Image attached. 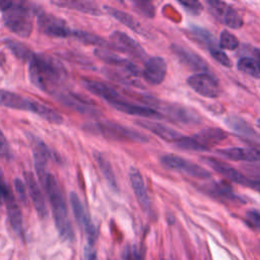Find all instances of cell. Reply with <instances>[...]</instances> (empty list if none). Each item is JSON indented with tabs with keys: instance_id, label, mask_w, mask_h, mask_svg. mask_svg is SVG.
<instances>
[{
	"instance_id": "1",
	"label": "cell",
	"mask_w": 260,
	"mask_h": 260,
	"mask_svg": "<svg viewBox=\"0 0 260 260\" xmlns=\"http://www.w3.org/2000/svg\"><path fill=\"white\" fill-rule=\"evenodd\" d=\"M28 75L36 87L50 92V87L63 82L67 73L58 59L47 54H34L28 62Z\"/></svg>"
},
{
	"instance_id": "2",
	"label": "cell",
	"mask_w": 260,
	"mask_h": 260,
	"mask_svg": "<svg viewBox=\"0 0 260 260\" xmlns=\"http://www.w3.org/2000/svg\"><path fill=\"white\" fill-rule=\"evenodd\" d=\"M43 187L48 194L55 224L60 237L65 241H72L74 238V233L68 216L63 192L56 178L52 174H48Z\"/></svg>"
},
{
	"instance_id": "3",
	"label": "cell",
	"mask_w": 260,
	"mask_h": 260,
	"mask_svg": "<svg viewBox=\"0 0 260 260\" xmlns=\"http://www.w3.org/2000/svg\"><path fill=\"white\" fill-rule=\"evenodd\" d=\"M0 106L35 113L44 120L54 124H62L64 121L63 117L54 109L6 89H0Z\"/></svg>"
},
{
	"instance_id": "4",
	"label": "cell",
	"mask_w": 260,
	"mask_h": 260,
	"mask_svg": "<svg viewBox=\"0 0 260 260\" xmlns=\"http://www.w3.org/2000/svg\"><path fill=\"white\" fill-rule=\"evenodd\" d=\"M82 129L88 133L103 136L107 139L116 141H127L146 143L149 141L148 137L132 128L121 125L119 123L105 121V122H88L82 125Z\"/></svg>"
},
{
	"instance_id": "5",
	"label": "cell",
	"mask_w": 260,
	"mask_h": 260,
	"mask_svg": "<svg viewBox=\"0 0 260 260\" xmlns=\"http://www.w3.org/2000/svg\"><path fill=\"white\" fill-rule=\"evenodd\" d=\"M2 20L7 28L20 38H28L32 30V6L11 2L2 11Z\"/></svg>"
},
{
	"instance_id": "6",
	"label": "cell",
	"mask_w": 260,
	"mask_h": 260,
	"mask_svg": "<svg viewBox=\"0 0 260 260\" xmlns=\"http://www.w3.org/2000/svg\"><path fill=\"white\" fill-rule=\"evenodd\" d=\"M148 103L151 108H158L160 110L159 113L162 115L164 118L167 117L170 121H173L175 123L183 125H197L201 123L200 115L193 109L178 104L162 103L151 96L148 99Z\"/></svg>"
},
{
	"instance_id": "7",
	"label": "cell",
	"mask_w": 260,
	"mask_h": 260,
	"mask_svg": "<svg viewBox=\"0 0 260 260\" xmlns=\"http://www.w3.org/2000/svg\"><path fill=\"white\" fill-rule=\"evenodd\" d=\"M210 169L215 171L217 174L221 175L223 178L243 185L247 188H250L252 190H255L257 192H260V179H251L245 175H243L241 172L233 168L232 166L222 162L216 158L213 157H207L204 156L201 158Z\"/></svg>"
},
{
	"instance_id": "8",
	"label": "cell",
	"mask_w": 260,
	"mask_h": 260,
	"mask_svg": "<svg viewBox=\"0 0 260 260\" xmlns=\"http://www.w3.org/2000/svg\"><path fill=\"white\" fill-rule=\"evenodd\" d=\"M34 13H37V23L41 32L53 38H68L72 37V31L65 20L48 13L41 8H34Z\"/></svg>"
},
{
	"instance_id": "9",
	"label": "cell",
	"mask_w": 260,
	"mask_h": 260,
	"mask_svg": "<svg viewBox=\"0 0 260 260\" xmlns=\"http://www.w3.org/2000/svg\"><path fill=\"white\" fill-rule=\"evenodd\" d=\"M159 161L164 168L183 173L189 177L196 179H208L211 177V174L203 167L175 154H165L160 156Z\"/></svg>"
},
{
	"instance_id": "10",
	"label": "cell",
	"mask_w": 260,
	"mask_h": 260,
	"mask_svg": "<svg viewBox=\"0 0 260 260\" xmlns=\"http://www.w3.org/2000/svg\"><path fill=\"white\" fill-rule=\"evenodd\" d=\"M186 82L195 92L204 98L215 99L221 92L218 80L210 73L200 72L192 74L187 78Z\"/></svg>"
},
{
	"instance_id": "11",
	"label": "cell",
	"mask_w": 260,
	"mask_h": 260,
	"mask_svg": "<svg viewBox=\"0 0 260 260\" xmlns=\"http://www.w3.org/2000/svg\"><path fill=\"white\" fill-rule=\"evenodd\" d=\"M209 12L214 18L226 26L238 29L243 26V17L241 14L232 6L222 1L208 0L206 1Z\"/></svg>"
},
{
	"instance_id": "12",
	"label": "cell",
	"mask_w": 260,
	"mask_h": 260,
	"mask_svg": "<svg viewBox=\"0 0 260 260\" xmlns=\"http://www.w3.org/2000/svg\"><path fill=\"white\" fill-rule=\"evenodd\" d=\"M110 43L112 44L113 50H118L120 52L126 53L132 58L140 61L146 58V52L140 46V44L123 31H113L110 35Z\"/></svg>"
},
{
	"instance_id": "13",
	"label": "cell",
	"mask_w": 260,
	"mask_h": 260,
	"mask_svg": "<svg viewBox=\"0 0 260 260\" xmlns=\"http://www.w3.org/2000/svg\"><path fill=\"white\" fill-rule=\"evenodd\" d=\"M52 94L64 106L70 108L75 112H78L83 115H88L91 117L100 116V111L94 107V104L92 102L87 101L76 93L56 90Z\"/></svg>"
},
{
	"instance_id": "14",
	"label": "cell",
	"mask_w": 260,
	"mask_h": 260,
	"mask_svg": "<svg viewBox=\"0 0 260 260\" xmlns=\"http://www.w3.org/2000/svg\"><path fill=\"white\" fill-rule=\"evenodd\" d=\"M69 199H70V204L72 207V211L74 214V217L76 219V221L78 222V224L80 226H82V229L84 230L86 237H87V241L89 246L91 247L98 237V231L94 226V224L91 222L90 217L88 216V214L86 213L84 206L82 205L79 197L77 196L76 193L71 192L69 195Z\"/></svg>"
},
{
	"instance_id": "15",
	"label": "cell",
	"mask_w": 260,
	"mask_h": 260,
	"mask_svg": "<svg viewBox=\"0 0 260 260\" xmlns=\"http://www.w3.org/2000/svg\"><path fill=\"white\" fill-rule=\"evenodd\" d=\"M168 71V65L166 60L160 56H152L147 59L144 64V67L141 71L143 79L152 85L160 84L166 76Z\"/></svg>"
},
{
	"instance_id": "16",
	"label": "cell",
	"mask_w": 260,
	"mask_h": 260,
	"mask_svg": "<svg viewBox=\"0 0 260 260\" xmlns=\"http://www.w3.org/2000/svg\"><path fill=\"white\" fill-rule=\"evenodd\" d=\"M171 50L173 54L177 57V59L190 70L204 72L209 69L207 62L200 55L193 52L192 50H189L188 48L177 44H173L171 46Z\"/></svg>"
},
{
	"instance_id": "17",
	"label": "cell",
	"mask_w": 260,
	"mask_h": 260,
	"mask_svg": "<svg viewBox=\"0 0 260 260\" xmlns=\"http://www.w3.org/2000/svg\"><path fill=\"white\" fill-rule=\"evenodd\" d=\"M113 108L116 110L123 112L128 115H135L140 116L142 118H148V119H162V115L156 111L155 109L151 107H145V106H139L133 103H130L128 101H125L122 99V96H118L111 102H109Z\"/></svg>"
},
{
	"instance_id": "18",
	"label": "cell",
	"mask_w": 260,
	"mask_h": 260,
	"mask_svg": "<svg viewBox=\"0 0 260 260\" xmlns=\"http://www.w3.org/2000/svg\"><path fill=\"white\" fill-rule=\"evenodd\" d=\"M93 54H94L95 57H98L100 60L104 61L105 63H107L109 65L118 66V67L122 68L129 75L138 76L139 73H140L139 68L135 64H133L128 59L120 57L119 55H117L116 53L112 52L111 50L96 48V49H94Z\"/></svg>"
},
{
	"instance_id": "19",
	"label": "cell",
	"mask_w": 260,
	"mask_h": 260,
	"mask_svg": "<svg viewBox=\"0 0 260 260\" xmlns=\"http://www.w3.org/2000/svg\"><path fill=\"white\" fill-rule=\"evenodd\" d=\"M34 141V162L36 173L40 179L42 185H44L46 178L48 176L47 166H48V158L51 157V150L49 147L40 139L32 137Z\"/></svg>"
},
{
	"instance_id": "20",
	"label": "cell",
	"mask_w": 260,
	"mask_h": 260,
	"mask_svg": "<svg viewBox=\"0 0 260 260\" xmlns=\"http://www.w3.org/2000/svg\"><path fill=\"white\" fill-rule=\"evenodd\" d=\"M129 178H130V183H131L132 189L134 191V194L136 196V199H137L139 205L144 210V212L151 214V212H152L151 202L148 197L142 175L140 174L138 169L132 168L129 172Z\"/></svg>"
},
{
	"instance_id": "21",
	"label": "cell",
	"mask_w": 260,
	"mask_h": 260,
	"mask_svg": "<svg viewBox=\"0 0 260 260\" xmlns=\"http://www.w3.org/2000/svg\"><path fill=\"white\" fill-rule=\"evenodd\" d=\"M24 176V181H25V185L27 187V191H28V195L32 201V204L39 214V216L41 218H45L48 214L47 211V207H46V202H45V198L43 196V193L41 191L40 185L37 182L35 176L32 175V173L30 172H24L23 173Z\"/></svg>"
},
{
	"instance_id": "22",
	"label": "cell",
	"mask_w": 260,
	"mask_h": 260,
	"mask_svg": "<svg viewBox=\"0 0 260 260\" xmlns=\"http://www.w3.org/2000/svg\"><path fill=\"white\" fill-rule=\"evenodd\" d=\"M135 123H136V125H138L146 130H149L151 133H153L154 135H156L157 137H159L160 139H162L167 142L177 144L183 137V135L181 133H179L178 131H176L161 123L146 121V120H137V121H135Z\"/></svg>"
},
{
	"instance_id": "23",
	"label": "cell",
	"mask_w": 260,
	"mask_h": 260,
	"mask_svg": "<svg viewBox=\"0 0 260 260\" xmlns=\"http://www.w3.org/2000/svg\"><path fill=\"white\" fill-rule=\"evenodd\" d=\"M224 123L239 137L255 143H260V135L244 119L238 116H229L225 118Z\"/></svg>"
},
{
	"instance_id": "24",
	"label": "cell",
	"mask_w": 260,
	"mask_h": 260,
	"mask_svg": "<svg viewBox=\"0 0 260 260\" xmlns=\"http://www.w3.org/2000/svg\"><path fill=\"white\" fill-rule=\"evenodd\" d=\"M216 152L230 160L256 162L260 160V149L253 147H229L217 149Z\"/></svg>"
},
{
	"instance_id": "25",
	"label": "cell",
	"mask_w": 260,
	"mask_h": 260,
	"mask_svg": "<svg viewBox=\"0 0 260 260\" xmlns=\"http://www.w3.org/2000/svg\"><path fill=\"white\" fill-rule=\"evenodd\" d=\"M192 137L200 145L202 151H205L225 140L228 133L219 128H206L197 132Z\"/></svg>"
},
{
	"instance_id": "26",
	"label": "cell",
	"mask_w": 260,
	"mask_h": 260,
	"mask_svg": "<svg viewBox=\"0 0 260 260\" xmlns=\"http://www.w3.org/2000/svg\"><path fill=\"white\" fill-rule=\"evenodd\" d=\"M2 201L6 206L7 215H8V219L11 228L16 234L21 235L22 234V214L19 206L16 203V200L14 198V195L11 189H9L4 194V196L2 197Z\"/></svg>"
},
{
	"instance_id": "27",
	"label": "cell",
	"mask_w": 260,
	"mask_h": 260,
	"mask_svg": "<svg viewBox=\"0 0 260 260\" xmlns=\"http://www.w3.org/2000/svg\"><path fill=\"white\" fill-rule=\"evenodd\" d=\"M252 56H244L239 59L237 67L240 71L260 79V49L252 48Z\"/></svg>"
},
{
	"instance_id": "28",
	"label": "cell",
	"mask_w": 260,
	"mask_h": 260,
	"mask_svg": "<svg viewBox=\"0 0 260 260\" xmlns=\"http://www.w3.org/2000/svg\"><path fill=\"white\" fill-rule=\"evenodd\" d=\"M81 82H82L83 86L88 91H90L91 93L100 96L101 99H103L107 103H109L112 100L120 96V93L117 90H115L113 87L109 86L108 84H106L104 82L93 80V79H89V78H82Z\"/></svg>"
},
{
	"instance_id": "29",
	"label": "cell",
	"mask_w": 260,
	"mask_h": 260,
	"mask_svg": "<svg viewBox=\"0 0 260 260\" xmlns=\"http://www.w3.org/2000/svg\"><path fill=\"white\" fill-rule=\"evenodd\" d=\"M93 158L98 165V167L100 168L107 184L109 185V187L115 191V192H118V183H117V180H116V176H115V173H114V170L112 168V165L111 162L108 160V158L100 151H96L94 150L93 153Z\"/></svg>"
},
{
	"instance_id": "30",
	"label": "cell",
	"mask_w": 260,
	"mask_h": 260,
	"mask_svg": "<svg viewBox=\"0 0 260 260\" xmlns=\"http://www.w3.org/2000/svg\"><path fill=\"white\" fill-rule=\"evenodd\" d=\"M51 3L56 5V6H59V7L74 9L76 11L86 13V14L100 15L102 13L99 6L94 2H91V1H83V0H80V1H74V0L66 1V0H62V1H52Z\"/></svg>"
},
{
	"instance_id": "31",
	"label": "cell",
	"mask_w": 260,
	"mask_h": 260,
	"mask_svg": "<svg viewBox=\"0 0 260 260\" xmlns=\"http://www.w3.org/2000/svg\"><path fill=\"white\" fill-rule=\"evenodd\" d=\"M104 9L109 15H111L113 18L117 19L119 22L123 23L124 25H126L129 29L133 30L136 34H140V35L143 34V28L141 24L131 14L108 5H105Z\"/></svg>"
},
{
	"instance_id": "32",
	"label": "cell",
	"mask_w": 260,
	"mask_h": 260,
	"mask_svg": "<svg viewBox=\"0 0 260 260\" xmlns=\"http://www.w3.org/2000/svg\"><path fill=\"white\" fill-rule=\"evenodd\" d=\"M72 37L76 38L80 42H82L84 44H87V45H93V46H96V47H99L101 49L113 50L112 44L109 41H106L105 39L101 38L100 36L91 34V32H88V31L73 29Z\"/></svg>"
},
{
	"instance_id": "33",
	"label": "cell",
	"mask_w": 260,
	"mask_h": 260,
	"mask_svg": "<svg viewBox=\"0 0 260 260\" xmlns=\"http://www.w3.org/2000/svg\"><path fill=\"white\" fill-rule=\"evenodd\" d=\"M189 34L196 42L207 48L208 51H211L218 47V44L216 43L214 37L207 29L198 26H192L189 30Z\"/></svg>"
},
{
	"instance_id": "34",
	"label": "cell",
	"mask_w": 260,
	"mask_h": 260,
	"mask_svg": "<svg viewBox=\"0 0 260 260\" xmlns=\"http://www.w3.org/2000/svg\"><path fill=\"white\" fill-rule=\"evenodd\" d=\"M207 187H208L207 192L211 195H214L217 198H221L224 200H231V201L240 200V198L234 193L232 187L223 181L212 183L211 185H209Z\"/></svg>"
},
{
	"instance_id": "35",
	"label": "cell",
	"mask_w": 260,
	"mask_h": 260,
	"mask_svg": "<svg viewBox=\"0 0 260 260\" xmlns=\"http://www.w3.org/2000/svg\"><path fill=\"white\" fill-rule=\"evenodd\" d=\"M4 45L9 49V51L18 59L24 62H29V60L32 58L34 54L24 44L14 41L12 39H5L3 41Z\"/></svg>"
},
{
	"instance_id": "36",
	"label": "cell",
	"mask_w": 260,
	"mask_h": 260,
	"mask_svg": "<svg viewBox=\"0 0 260 260\" xmlns=\"http://www.w3.org/2000/svg\"><path fill=\"white\" fill-rule=\"evenodd\" d=\"M218 47L223 51V50H236L239 47V40L238 38L226 29H223L220 32L219 37V42H218Z\"/></svg>"
},
{
	"instance_id": "37",
	"label": "cell",
	"mask_w": 260,
	"mask_h": 260,
	"mask_svg": "<svg viewBox=\"0 0 260 260\" xmlns=\"http://www.w3.org/2000/svg\"><path fill=\"white\" fill-rule=\"evenodd\" d=\"M133 5L135 9L142 15L152 18L155 14V9L154 6L151 2L149 1H134Z\"/></svg>"
},
{
	"instance_id": "38",
	"label": "cell",
	"mask_w": 260,
	"mask_h": 260,
	"mask_svg": "<svg viewBox=\"0 0 260 260\" xmlns=\"http://www.w3.org/2000/svg\"><path fill=\"white\" fill-rule=\"evenodd\" d=\"M209 53H210V55L212 56V58H213L215 61H217L220 65H222V66H224V67H231L232 62H231L229 56H228L219 47H217V48H215V49L209 51Z\"/></svg>"
},
{
	"instance_id": "39",
	"label": "cell",
	"mask_w": 260,
	"mask_h": 260,
	"mask_svg": "<svg viewBox=\"0 0 260 260\" xmlns=\"http://www.w3.org/2000/svg\"><path fill=\"white\" fill-rule=\"evenodd\" d=\"M245 217H246L247 223L251 228L257 231H260V212L258 210H255V209L247 210Z\"/></svg>"
},
{
	"instance_id": "40",
	"label": "cell",
	"mask_w": 260,
	"mask_h": 260,
	"mask_svg": "<svg viewBox=\"0 0 260 260\" xmlns=\"http://www.w3.org/2000/svg\"><path fill=\"white\" fill-rule=\"evenodd\" d=\"M13 184H14V190H15V193L17 195V198L23 204H26V202H27V194H26L25 184L20 179H18V178L14 179Z\"/></svg>"
},
{
	"instance_id": "41",
	"label": "cell",
	"mask_w": 260,
	"mask_h": 260,
	"mask_svg": "<svg viewBox=\"0 0 260 260\" xmlns=\"http://www.w3.org/2000/svg\"><path fill=\"white\" fill-rule=\"evenodd\" d=\"M179 4H181L188 12L192 13V14H199L202 12L203 7L201 5L200 2L195 1V0H189V1H178Z\"/></svg>"
},
{
	"instance_id": "42",
	"label": "cell",
	"mask_w": 260,
	"mask_h": 260,
	"mask_svg": "<svg viewBox=\"0 0 260 260\" xmlns=\"http://www.w3.org/2000/svg\"><path fill=\"white\" fill-rule=\"evenodd\" d=\"M11 156L12 154H11L8 141L6 140V137L3 134V132L0 130V157L8 160L11 158Z\"/></svg>"
},
{
	"instance_id": "43",
	"label": "cell",
	"mask_w": 260,
	"mask_h": 260,
	"mask_svg": "<svg viewBox=\"0 0 260 260\" xmlns=\"http://www.w3.org/2000/svg\"><path fill=\"white\" fill-rule=\"evenodd\" d=\"M10 189L9 185L6 183L5 181V178H4V174H3V171L2 169L0 168V197L2 199V197L4 196V194Z\"/></svg>"
},
{
	"instance_id": "44",
	"label": "cell",
	"mask_w": 260,
	"mask_h": 260,
	"mask_svg": "<svg viewBox=\"0 0 260 260\" xmlns=\"http://www.w3.org/2000/svg\"><path fill=\"white\" fill-rule=\"evenodd\" d=\"M85 259L86 260H98L95 251L90 246L85 248Z\"/></svg>"
},
{
	"instance_id": "45",
	"label": "cell",
	"mask_w": 260,
	"mask_h": 260,
	"mask_svg": "<svg viewBox=\"0 0 260 260\" xmlns=\"http://www.w3.org/2000/svg\"><path fill=\"white\" fill-rule=\"evenodd\" d=\"M11 3V1H5V0H0V10L2 11L4 8H6L9 4Z\"/></svg>"
},
{
	"instance_id": "46",
	"label": "cell",
	"mask_w": 260,
	"mask_h": 260,
	"mask_svg": "<svg viewBox=\"0 0 260 260\" xmlns=\"http://www.w3.org/2000/svg\"><path fill=\"white\" fill-rule=\"evenodd\" d=\"M4 60H5V58H4V55L0 52V64H2L3 62H4Z\"/></svg>"
},
{
	"instance_id": "47",
	"label": "cell",
	"mask_w": 260,
	"mask_h": 260,
	"mask_svg": "<svg viewBox=\"0 0 260 260\" xmlns=\"http://www.w3.org/2000/svg\"><path fill=\"white\" fill-rule=\"evenodd\" d=\"M257 125H258V127L260 128V119H258V120H257Z\"/></svg>"
},
{
	"instance_id": "48",
	"label": "cell",
	"mask_w": 260,
	"mask_h": 260,
	"mask_svg": "<svg viewBox=\"0 0 260 260\" xmlns=\"http://www.w3.org/2000/svg\"><path fill=\"white\" fill-rule=\"evenodd\" d=\"M1 201H2V199H1V197H0V203H1Z\"/></svg>"
}]
</instances>
